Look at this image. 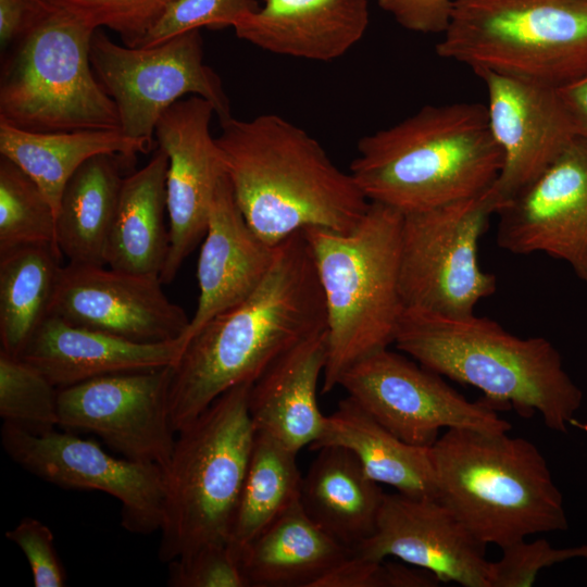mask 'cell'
Wrapping results in <instances>:
<instances>
[{
    "label": "cell",
    "instance_id": "cell-1",
    "mask_svg": "<svg viewBox=\"0 0 587 587\" xmlns=\"http://www.w3.org/2000/svg\"><path fill=\"white\" fill-rule=\"evenodd\" d=\"M326 329V308L309 243L298 232L277 245L259 287L208 322L173 366L170 408L178 433L230 388L253 384L287 350Z\"/></svg>",
    "mask_w": 587,
    "mask_h": 587
},
{
    "label": "cell",
    "instance_id": "cell-2",
    "mask_svg": "<svg viewBox=\"0 0 587 587\" xmlns=\"http://www.w3.org/2000/svg\"><path fill=\"white\" fill-rule=\"evenodd\" d=\"M216 142L250 228L276 247L310 227L352 230L370 201L303 128L277 114L221 121Z\"/></svg>",
    "mask_w": 587,
    "mask_h": 587
},
{
    "label": "cell",
    "instance_id": "cell-3",
    "mask_svg": "<svg viewBox=\"0 0 587 587\" xmlns=\"http://www.w3.org/2000/svg\"><path fill=\"white\" fill-rule=\"evenodd\" d=\"M394 345L424 367L479 389L497 411L539 413L553 432L566 434L583 403L551 341L515 336L485 316L404 309Z\"/></svg>",
    "mask_w": 587,
    "mask_h": 587
},
{
    "label": "cell",
    "instance_id": "cell-4",
    "mask_svg": "<svg viewBox=\"0 0 587 587\" xmlns=\"http://www.w3.org/2000/svg\"><path fill=\"white\" fill-rule=\"evenodd\" d=\"M350 174L370 202L403 214L476 197L501 170L486 105H424L401 122L363 136Z\"/></svg>",
    "mask_w": 587,
    "mask_h": 587
},
{
    "label": "cell",
    "instance_id": "cell-5",
    "mask_svg": "<svg viewBox=\"0 0 587 587\" xmlns=\"http://www.w3.org/2000/svg\"><path fill=\"white\" fill-rule=\"evenodd\" d=\"M429 452L437 500L486 546L569 528L563 496L530 440L449 428Z\"/></svg>",
    "mask_w": 587,
    "mask_h": 587
},
{
    "label": "cell",
    "instance_id": "cell-6",
    "mask_svg": "<svg viewBox=\"0 0 587 587\" xmlns=\"http://www.w3.org/2000/svg\"><path fill=\"white\" fill-rule=\"evenodd\" d=\"M403 213L370 205L350 232H303L326 308L327 357L322 392L359 360L395 341L404 311L399 286Z\"/></svg>",
    "mask_w": 587,
    "mask_h": 587
},
{
    "label": "cell",
    "instance_id": "cell-7",
    "mask_svg": "<svg viewBox=\"0 0 587 587\" xmlns=\"http://www.w3.org/2000/svg\"><path fill=\"white\" fill-rule=\"evenodd\" d=\"M251 386L230 388L177 433L164 471L162 562L229 542L255 435L248 407Z\"/></svg>",
    "mask_w": 587,
    "mask_h": 587
},
{
    "label": "cell",
    "instance_id": "cell-8",
    "mask_svg": "<svg viewBox=\"0 0 587 587\" xmlns=\"http://www.w3.org/2000/svg\"><path fill=\"white\" fill-rule=\"evenodd\" d=\"M438 57L560 88L587 75V0H453Z\"/></svg>",
    "mask_w": 587,
    "mask_h": 587
},
{
    "label": "cell",
    "instance_id": "cell-9",
    "mask_svg": "<svg viewBox=\"0 0 587 587\" xmlns=\"http://www.w3.org/2000/svg\"><path fill=\"white\" fill-rule=\"evenodd\" d=\"M96 29L58 7L14 46L0 82V122L34 133L120 129L90 63Z\"/></svg>",
    "mask_w": 587,
    "mask_h": 587
},
{
    "label": "cell",
    "instance_id": "cell-10",
    "mask_svg": "<svg viewBox=\"0 0 587 587\" xmlns=\"http://www.w3.org/2000/svg\"><path fill=\"white\" fill-rule=\"evenodd\" d=\"M497 211L488 189L403 214L399 286L404 309L465 316L496 292L497 277L480 266L478 246Z\"/></svg>",
    "mask_w": 587,
    "mask_h": 587
},
{
    "label": "cell",
    "instance_id": "cell-11",
    "mask_svg": "<svg viewBox=\"0 0 587 587\" xmlns=\"http://www.w3.org/2000/svg\"><path fill=\"white\" fill-rule=\"evenodd\" d=\"M89 58L98 82L117 108L120 129L150 148L160 115L185 95L211 102L220 122L232 116L222 79L203 61L200 29L150 47L121 46L96 29Z\"/></svg>",
    "mask_w": 587,
    "mask_h": 587
},
{
    "label": "cell",
    "instance_id": "cell-12",
    "mask_svg": "<svg viewBox=\"0 0 587 587\" xmlns=\"http://www.w3.org/2000/svg\"><path fill=\"white\" fill-rule=\"evenodd\" d=\"M364 411L401 440L430 447L441 428L509 433L512 425L483 398L470 401L441 375L388 348L359 360L339 378Z\"/></svg>",
    "mask_w": 587,
    "mask_h": 587
},
{
    "label": "cell",
    "instance_id": "cell-13",
    "mask_svg": "<svg viewBox=\"0 0 587 587\" xmlns=\"http://www.w3.org/2000/svg\"><path fill=\"white\" fill-rule=\"evenodd\" d=\"M1 444L22 469L53 485L96 490L122 505V525L132 533L160 529L164 471L158 465L115 458L92 440L54 430L34 434L3 423Z\"/></svg>",
    "mask_w": 587,
    "mask_h": 587
},
{
    "label": "cell",
    "instance_id": "cell-14",
    "mask_svg": "<svg viewBox=\"0 0 587 587\" xmlns=\"http://www.w3.org/2000/svg\"><path fill=\"white\" fill-rule=\"evenodd\" d=\"M173 366L111 374L59 389L60 426L92 433L123 458L165 471L176 430L170 408Z\"/></svg>",
    "mask_w": 587,
    "mask_h": 587
},
{
    "label": "cell",
    "instance_id": "cell-15",
    "mask_svg": "<svg viewBox=\"0 0 587 587\" xmlns=\"http://www.w3.org/2000/svg\"><path fill=\"white\" fill-rule=\"evenodd\" d=\"M497 215L501 249L566 262L587 285V141L575 137Z\"/></svg>",
    "mask_w": 587,
    "mask_h": 587
},
{
    "label": "cell",
    "instance_id": "cell-16",
    "mask_svg": "<svg viewBox=\"0 0 587 587\" xmlns=\"http://www.w3.org/2000/svg\"><path fill=\"white\" fill-rule=\"evenodd\" d=\"M213 114L211 102L191 96L168 107L155 125V140L168 159L170 248L160 274L163 285L174 280L185 259L202 241L217 185L226 174L216 137L210 132Z\"/></svg>",
    "mask_w": 587,
    "mask_h": 587
},
{
    "label": "cell",
    "instance_id": "cell-17",
    "mask_svg": "<svg viewBox=\"0 0 587 587\" xmlns=\"http://www.w3.org/2000/svg\"><path fill=\"white\" fill-rule=\"evenodd\" d=\"M107 265L61 266L49 315L136 342L182 337L190 317L172 302L158 275Z\"/></svg>",
    "mask_w": 587,
    "mask_h": 587
},
{
    "label": "cell",
    "instance_id": "cell-18",
    "mask_svg": "<svg viewBox=\"0 0 587 587\" xmlns=\"http://www.w3.org/2000/svg\"><path fill=\"white\" fill-rule=\"evenodd\" d=\"M474 73L485 84L489 127L501 152V170L489 188L499 210L577 135L557 88L487 70Z\"/></svg>",
    "mask_w": 587,
    "mask_h": 587
},
{
    "label": "cell",
    "instance_id": "cell-19",
    "mask_svg": "<svg viewBox=\"0 0 587 587\" xmlns=\"http://www.w3.org/2000/svg\"><path fill=\"white\" fill-rule=\"evenodd\" d=\"M351 550L372 560L395 557L440 583L489 587L486 545L437 499L385 494L374 533Z\"/></svg>",
    "mask_w": 587,
    "mask_h": 587
},
{
    "label": "cell",
    "instance_id": "cell-20",
    "mask_svg": "<svg viewBox=\"0 0 587 587\" xmlns=\"http://www.w3.org/2000/svg\"><path fill=\"white\" fill-rule=\"evenodd\" d=\"M276 247L265 243L250 228L225 174L217 185L201 243L199 298L182 336L186 344L208 322L245 301L259 287L274 262Z\"/></svg>",
    "mask_w": 587,
    "mask_h": 587
},
{
    "label": "cell",
    "instance_id": "cell-21",
    "mask_svg": "<svg viewBox=\"0 0 587 587\" xmlns=\"http://www.w3.org/2000/svg\"><path fill=\"white\" fill-rule=\"evenodd\" d=\"M186 341L136 342L48 315L21 358L59 389L100 376L175 366Z\"/></svg>",
    "mask_w": 587,
    "mask_h": 587
},
{
    "label": "cell",
    "instance_id": "cell-22",
    "mask_svg": "<svg viewBox=\"0 0 587 587\" xmlns=\"http://www.w3.org/2000/svg\"><path fill=\"white\" fill-rule=\"evenodd\" d=\"M369 21L366 0H263L233 28L262 50L329 62L362 39Z\"/></svg>",
    "mask_w": 587,
    "mask_h": 587
},
{
    "label": "cell",
    "instance_id": "cell-23",
    "mask_svg": "<svg viewBox=\"0 0 587 587\" xmlns=\"http://www.w3.org/2000/svg\"><path fill=\"white\" fill-rule=\"evenodd\" d=\"M327 357L326 329L277 358L252 384L248 407L255 432L298 453L321 436L326 416L317 403V384Z\"/></svg>",
    "mask_w": 587,
    "mask_h": 587
},
{
    "label": "cell",
    "instance_id": "cell-24",
    "mask_svg": "<svg viewBox=\"0 0 587 587\" xmlns=\"http://www.w3.org/2000/svg\"><path fill=\"white\" fill-rule=\"evenodd\" d=\"M351 548L324 532L300 500L237 552L248 587H314Z\"/></svg>",
    "mask_w": 587,
    "mask_h": 587
},
{
    "label": "cell",
    "instance_id": "cell-25",
    "mask_svg": "<svg viewBox=\"0 0 587 587\" xmlns=\"http://www.w3.org/2000/svg\"><path fill=\"white\" fill-rule=\"evenodd\" d=\"M338 446L350 450L364 473L378 484L417 499H437L429 447L410 445L374 420L349 396L326 416L323 432L309 448Z\"/></svg>",
    "mask_w": 587,
    "mask_h": 587
},
{
    "label": "cell",
    "instance_id": "cell-26",
    "mask_svg": "<svg viewBox=\"0 0 587 587\" xmlns=\"http://www.w3.org/2000/svg\"><path fill=\"white\" fill-rule=\"evenodd\" d=\"M316 452L302 477L301 505L324 532L352 549L374 533L385 494L350 450L327 446Z\"/></svg>",
    "mask_w": 587,
    "mask_h": 587
},
{
    "label": "cell",
    "instance_id": "cell-27",
    "mask_svg": "<svg viewBox=\"0 0 587 587\" xmlns=\"http://www.w3.org/2000/svg\"><path fill=\"white\" fill-rule=\"evenodd\" d=\"M167 164L166 152L159 148L146 165L124 177L107 246V266L160 277L170 248Z\"/></svg>",
    "mask_w": 587,
    "mask_h": 587
},
{
    "label": "cell",
    "instance_id": "cell-28",
    "mask_svg": "<svg viewBox=\"0 0 587 587\" xmlns=\"http://www.w3.org/2000/svg\"><path fill=\"white\" fill-rule=\"evenodd\" d=\"M121 129L34 133L0 122V153L29 175L52 205L55 216L63 189L90 158L100 154L133 159L151 151Z\"/></svg>",
    "mask_w": 587,
    "mask_h": 587
},
{
    "label": "cell",
    "instance_id": "cell-29",
    "mask_svg": "<svg viewBox=\"0 0 587 587\" xmlns=\"http://www.w3.org/2000/svg\"><path fill=\"white\" fill-rule=\"evenodd\" d=\"M118 157L90 158L63 189L57 211V243L68 263L107 265L108 240L124 180Z\"/></svg>",
    "mask_w": 587,
    "mask_h": 587
},
{
    "label": "cell",
    "instance_id": "cell-30",
    "mask_svg": "<svg viewBox=\"0 0 587 587\" xmlns=\"http://www.w3.org/2000/svg\"><path fill=\"white\" fill-rule=\"evenodd\" d=\"M61 258L49 246L0 253V350L20 357L49 315Z\"/></svg>",
    "mask_w": 587,
    "mask_h": 587
},
{
    "label": "cell",
    "instance_id": "cell-31",
    "mask_svg": "<svg viewBox=\"0 0 587 587\" xmlns=\"http://www.w3.org/2000/svg\"><path fill=\"white\" fill-rule=\"evenodd\" d=\"M296 454L255 432L228 542L235 553L300 500L302 476Z\"/></svg>",
    "mask_w": 587,
    "mask_h": 587
},
{
    "label": "cell",
    "instance_id": "cell-32",
    "mask_svg": "<svg viewBox=\"0 0 587 587\" xmlns=\"http://www.w3.org/2000/svg\"><path fill=\"white\" fill-rule=\"evenodd\" d=\"M23 246H49L61 253L57 243V216L36 182L1 157L0 253Z\"/></svg>",
    "mask_w": 587,
    "mask_h": 587
},
{
    "label": "cell",
    "instance_id": "cell-33",
    "mask_svg": "<svg viewBox=\"0 0 587 587\" xmlns=\"http://www.w3.org/2000/svg\"><path fill=\"white\" fill-rule=\"evenodd\" d=\"M0 416L34 434L60 426L59 388L21 357L0 350Z\"/></svg>",
    "mask_w": 587,
    "mask_h": 587
},
{
    "label": "cell",
    "instance_id": "cell-34",
    "mask_svg": "<svg viewBox=\"0 0 587 587\" xmlns=\"http://www.w3.org/2000/svg\"><path fill=\"white\" fill-rule=\"evenodd\" d=\"M92 29L116 33L127 47H138L177 0H48Z\"/></svg>",
    "mask_w": 587,
    "mask_h": 587
},
{
    "label": "cell",
    "instance_id": "cell-35",
    "mask_svg": "<svg viewBox=\"0 0 587 587\" xmlns=\"http://www.w3.org/2000/svg\"><path fill=\"white\" fill-rule=\"evenodd\" d=\"M260 8L255 0H177L151 28L138 47L161 43L183 33L207 27H234L248 13Z\"/></svg>",
    "mask_w": 587,
    "mask_h": 587
},
{
    "label": "cell",
    "instance_id": "cell-36",
    "mask_svg": "<svg viewBox=\"0 0 587 587\" xmlns=\"http://www.w3.org/2000/svg\"><path fill=\"white\" fill-rule=\"evenodd\" d=\"M501 550V558L490 565L489 587H530L541 570L573 559H587V544L554 548L545 539H523Z\"/></svg>",
    "mask_w": 587,
    "mask_h": 587
},
{
    "label": "cell",
    "instance_id": "cell-37",
    "mask_svg": "<svg viewBox=\"0 0 587 587\" xmlns=\"http://www.w3.org/2000/svg\"><path fill=\"white\" fill-rule=\"evenodd\" d=\"M167 564L171 587H248L228 544L201 547Z\"/></svg>",
    "mask_w": 587,
    "mask_h": 587
},
{
    "label": "cell",
    "instance_id": "cell-38",
    "mask_svg": "<svg viewBox=\"0 0 587 587\" xmlns=\"http://www.w3.org/2000/svg\"><path fill=\"white\" fill-rule=\"evenodd\" d=\"M5 537L25 554L36 587H64L66 573L54 547L51 529L41 521L25 517Z\"/></svg>",
    "mask_w": 587,
    "mask_h": 587
},
{
    "label": "cell",
    "instance_id": "cell-39",
    "mask_svg": "<svg viewBox=\"0 0 587 587\" xmlns=\"http://www.w3.org/2000/svg\"><path fill=\"white\" fill-rule=\"evenodd\" d=\"M403 28L421 34H442L453 0H376Z\"/></svg>",
    "mask_w": 587,
    "mask_h": 587
},
{
    "label": "cell",
    "instance_id": "cell-40",
    "mask_svg": "<svg viewBox=\"0 0 587 587\" xmlns=\"http://www.w3.org/2000/svg\"><path fill=\"white\" fill-rule=\"evenodd\" d=\"M48 0H0V46L7 50L32 33L53 10Z\"/></svg>",
    "mask_w": 587,
    "mask_h": 587
},
{
    "label": "cell",
    "instance_id": "cell-41",
    "mask_svg": "<svg viewBox=\"0 0 587 587\" xmlns=\"http://www.w3.org/2000/svg\"><path fill=\"white\" fill-rule=\"evenodd\" d=\"M314 587H387L384 560L349 555L321 577Z\"/></svg>",
    "mask_w": 587,
    "mask_h": 587
},
{
    "label": "cell",
    "instance_id": "cell-42",
    "mask_svg": "<svg viewBox=\"0 0 587 587\" xmlns=\"http://www.w3.org/2000/svg\"><path fill=\"white\" fill-rule=\"evenodd\" d=\"M557 90L576 135L587 141V75Z\"/></svg>",
    "mask_w": 587,
    "mask_h": 587
}]
</instances>
